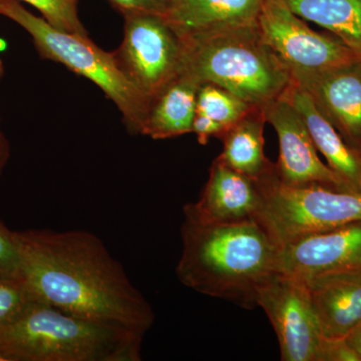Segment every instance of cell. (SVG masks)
I'll return each mask as SVG.
<instances>
[{
    "label": "cell",
    "mask_w": 361,
    "mask_h": 361,
    "mask_svg": "<svg viewBox=\"0 0 361 361\" xmlns=\"http://www.w3.org/2000/svg\"><path fill=\"white\" fill-rule=\"evenodd\" d=\"M16 239L20 278L35 300L142 336L153 326L151 304L94 233L30 229Z\"/></svg>",
    "instance_id": "1"
},
{
    "label": "cell",
    "mask_w": 361,
    "mask_h": 361,
    "mask_svg": "<svg viewBox=\"0 0 361 361\" xmlns=\"http://www.w3.org/2000/svg\"><path fill=\"white\" fill-rule=\"evenodd\" d=\"M176 273L199 293L256 306L257 289L279 272L280 245L258 222L209 224L184 214Z\"/></svg>",
    "instance_id": "2"
},
{
    "label": "cell",
    "mask_w": 361,
    "mask_h": 361,
    "mask_svg": "<svg viewBox=\"0 0 361 361\" xmlns=\"http://www.w3.org/2000/svg\"><path fill=\"white\" fill-rule=\"evenodd\" d=\"M141 334L35 301L0 331L8 361H140Z\"/></svg>",
    "instance_id": "3"
},
{
    "label": "cell",
    "mask_w": 361,
    "mask_h": 361,
    "mask_svg": "<svg viewBox=\"0 0 361 361\" xmlns=\"http://www.w3.org/2000/svg\"><path fill=\"white\" fill-rule=\"evenodd\" d=\"M184 42V71L252 106L264 108L291 85L290 71L265 44L258 26Z\"/></svg>",
    "instance_id": "4"
},
{
    "label": "cell",
    "mask_w": 361,
    "mask_h": 361,
    "mask_svg": "<svg viewBox=\"0 0 361 361\" xmlns=\"http://www.w3.org/2000/svg\"><path fill=\"white\" fill-rule=\"evenodd\" d=\"M0 14L30 35L42 58L61 63L97 85L122 114L128 132L141 135L149 102L123 73L115 52L104 51L89 37L54 28L18 0H6Z\"/></svg>",
    "instance_id": "5"
},
{
    "label": "cell",
    "mask_w": 361,
    "mask_h": 361,
    "mask_svg": "<svg viewBox=\"0 0 361 361\" xmlns=\"http://www.w3.org/2000/svg\"><path fill=\"white\" fill-rule=\"evenodd\" d=\"M256 180L263 200L257 222L279 245L302 235L361 221L360 193L288 186L278 178L275 163Z\"/></svg>",
    "instance_id": "6"
},
{
    "label": "cell",
    "mask_w": 361,
    "mask_h": 361,
    "mask_svg": "<svg viewBox=\"0 0 361 361\" xmlns=\"http://www.w3.org/2000/svg\"><path fill=\"white\" fill-rule=\"evenodd\" d=\"M123 16V42L114 52L123 73L151 104L184 71L186 45L161 14Z\"/></svg>",
    "instance_id": "7"
},
{
    "label": "cell",
    "mask_w": 361,
    "mask_h": 361,
    "mask_svg": "<svg viewBox=\"0 0 361 361\" xmlns=\"http://www.w3.org/2000/svg\"><path fill=\"white\" fill-rule=\"evenodd\" d=\"M258 30L290 73L330 70L360 59L334 35L311 30L285 0H264Z\"/></svg>",
    "instance_id": "8"
},
{
    "label": "cell",
    "mask_w": 361,
    "mask_h": 361,
    "mask_svg": "<svg viewBox=\"0 0 361 361\" xmlns=\"http://www.w3.org/2000/svg\"><path fill=\"white\" fill-rule=\"evenodd\" d=\"M276 332L283 361H318L323 337L302 280L276 272L255 296Z\"/></svg>",
    "instance_id": "9"
},
{
    "label": "cell",
    "mask_w": 361,
    "mask_h": 361,
    "mask_svg": "<svg viewBox=\"0 0 361 361\" xmlns=\"http://www.w3.org/2000/svg\"><path fill=\"white\" fill-rule=\"evenodd\" d=\"M263 110L266 121L274 128L278 135L279 158L275 169L283 184L300 188L320 186L355 193L320 160L302 116L290 102L280 96Z\"/></svg>",
    "instance_id": "10"
},
{
    "label": "cell",
    "mask_w": 361,
    "mask_h": 361,
    "mask_svg": "<svg viewBox=\"0 0 361 361\" xmlns=\"http://www.w3.org/2000/svg\"><path fill=\"white\" fill-rule=\"evenodd\" d=\"M342 139L361 153V59L312 73H292Z\"/></svg>",
    "instance_id": "11"
},
{
    "label": "cell",
    "mask_w": 361,
    "mask_h": 361,
    "mask_svg": "<svg viewBox=\"0 0 361 361\" xmlns=\"http://www.w3.org/2000/svg\"><path fill=\"white\" fill-rule=\"evenodd\" d=\"M361 267V221L310 233L280 245L279 272L297 279Z\"/></svg>",
    "instance_id": "12"
},
{
    "label": "cell",
    "mask_w": 361,
    "mask_h": 361,
    "mask_svg": "<svg viewBox=\"0 0 361 361\" xmlns=\"http://www.w3.org/2000/svg\"><path fill=\"white\" fill-rule=\"evenodd\" d=\"M257 180L228 167L217 158L200 199L184 206V214L209 224L257 222L262 210Z\"/></svg>",
    "instance_id": "13"
},
{
    "label": "cell",
    "mask_w": 361,
    "mask_h": 361,
    "mask_svg": "<svg viewBox=\"0 0 361 361\" xmlns=\"http://www.w3.org/2000/svg\"><path fill=\"white\" fill-rule=\"evenodd\" d=\"M264 0H168L165 18L184 42L258 26Z\"/></svg>",
    "instance_id": "14"
},
{
    "label": "cell",
    "mask_w": 361,
    "mask_h": 361,
    "mask_svg": "<svg viewBox=\"0 0 361 361\" xmlns=\"http://www.w3.org/2000/svg\"><path fill=\"white\" fill-rule=\"evenodd\" d=\"M303 282L323 338H345L361 322V267L325 273Z\"/></svg>",
    "instance_id": "15"
},
{
    "label": "cell",
    "mask_w": 361,
    "mask_h": 361,
    "mask_svg": "<svg viewBox=\"0 0 361 361\" xmlns=\"http://www.w3.org/2000/svg\"><path fill=\"white\" fill-rule=\"evenodd\" d=\"M302 116L316 149L326 159L327 166L355 193L361 194V153L342 139L336 128L316 108L307 92L292 80L281 94Z\"/></svg>",
    "instance_id": "16"
},
{
    "label": "cell",
    "mask_w": 361,
    "mask_h": 361,
    "mask_svg": "<svg viewBox=\"0 0 361 361\" xmlns=\"http://www.w3.org/2000/svg\"><path fill=\"white\" fill-rule=\"evenodd\" d=\"M201 82L183 71L151 102L141 135L166 140L192 133Z\"/></svg>",
    "instance_id": "17"
},
{
    "label": "cell",
    "mask_w": 361,
    "mask_h": 361,
    "mask_svg": "<svg viewBox=\"0 0 361 361\" xmlns=\"http://www.w3.org/2000/svg\"><path fill=\"white\" fill-rule=\"evenodd\" d=\"M264 110L253 106L221 137L223 151L218 160L254 180L272 167L264 153Z\"/></svg>",
    "instance_id": "18"
},
{
    "label": "cell",
    "mask_w": 361,
    "mask_h": 361,
    "mask_svg": "<svg viewBox=\"0 0 361 361\" xmlns=\"http://www.w3.org/2000/svg\"><path fill=\"white\" fill-rule=\"evenodd\" d=\"M291 11L331 32L361 59V0H285Z\"/></svg>",
    "instance_id": "19"
},
{
    "label": "cell",
    "mask_w": 361,
    "mask_h": 361,
    "mask_svg": "<svg viewBox=\"0 0 361 361\" xmlns=\"http://www.w3.org/2000/svg\"><path fill=\"white\" fill-rule=\"evenodd\" d=\"M253 106L229 90L209 82L202 84L197 94L196 114L217 123L223 135Z\"/></svg>",
    "instance_id": "20"
},
{
    "label": "cell",
    "mask_w": 361,
    "mask_h": 361,
    "mask_svg": "<svg viewBox=\"0 0 361 361\" xmlns=\"http://www.w3.org/2000/svg\"><path fill=\"white\" fill-rule=\"evenodd\" d=\"M42 13V18L63 32L89 37L78 14L80 0H21Z\"/></svg>",
    "instance_id": "21"
},
{
    "label": "cell",
    "mask_w": 361,
    "mask_h": 361,
    "mask_svg": "<svg viewBox=\"0 0 361 361\" xmlns=\"http://www.w3.org/2000/svg\"><path fill=\"white\" fill-rule=\"evenodd\" d=\"M35 301L37 300L21 278L0 279V331Z\"/></svg>",
    "instance_id": "22"
},
{
    "label": "cell",
    "mask_w": 361,
    "mask_h": 361,
    "mask_svg": "<svg viewBox=\"0 0 361 361\" xmlns=\"http://www.w3.org/2000/svg\"><path fill=\"white\" fill-rule=\"evenodd\" d=\"M20 277V257L16 231L0 221V279Z\"/></svg>",
    "instance_id": "23"
},
{
    "label": "cell",
    "mask_w": 361,
    "mask_h": 361,
    "mask_svg": "<svg viewBox=\"0 0 361 361\" xmlns=\"http://www.w3.org/2000/svg\"><path fill=\"white\" fill-rule=\"evenodd\" d=\"M121 13H149L165 16L168 0H108Z\"/></svg>",
    "instance_id": "24"
},
{
    "label": "cell",
    "mask_w": 361,
    "mask_h": 361,
    "mask_svg": "<svg viewBox=\"0 0 361 361\" xmlns=\"http://www.w3.org/2000/svg\"><path fill=\"white\" fill-rule=\"evenodd\" d=\"M318 361H358L357 356L348 348L344 339H323Z\"/></svg>",
    "instance_id": "25"
},
{
    "label": "cell",
    "mask_w": 361,
    "mask_h": 361,
    "mask_svg": "<svg viewBox=\"0 0 361 361\" xmlns=\"http://www.w3.org/2000/svg\"><path fill=\"white\" fill-rule=\"evenodd\" d=\"M4 77V61L0 58V85H1ZM9 157H11V146H9L6 135L1 129V121H0V178H1L2 173H4V169L8 163Z\"/></svg>",
    "instance_id": "26"
},
{
    "label": "cell",
    "mask_w": 361,
    "mask_h": 361,
    "mask_svg": "<svg viewBox=\"0 0 361 361\" xmlns=\"http://www.w3.org/2000/svg\"><path fill=\"white\" fill-rule=\"evenodd\" d=\"M344 341L348 348L357 356L358 361H361V322L349 332Z\"/></svg>",
    "instance_id": "27"
},
{
    "label": "cell",
    "mask_w": 361,
    "mask_h": 361,
    "mask_svg": "<svg viewBox=\"0 0 361 361\" xmlns=\"http://www.w3.org/2000/svg\"><path fill=\"white\" fill-rule=\"evenodd\" d=\"M6 0H0V13H1L2 8H4V4H6Z\"/></svg>",
    "instance_id": "28"
}]
</instances>
